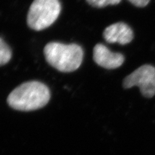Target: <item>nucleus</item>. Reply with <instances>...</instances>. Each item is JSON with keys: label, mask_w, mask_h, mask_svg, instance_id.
<instances>
[{"label": "nucleus", "mask_w": 155, "mask_h": 155, "mask_svg": "<svg viewBox=\"0 0 155 155\" xmlns=\"http://www.w3.org/2000/svg\"><path fill=\"white\" fill-rule=\"evenodd\" d=\"M51 98V92L44 84L37 81L23 83L14 89L7 98L12 109L20 111H32L45 106Z\"/></svg>", "instance_id": "1"}, {"label": "nucleus", "mask_w": 155, "mask_h": 155, "mask_svg": "<svg viewBox=\"0 0 155 155\" xmlns=\"http://www.w3.org/2000/svg\"><path fill=\"white\" fill-rule=\"evenodd\" d=\"M43 51L48 64L60 72L76 71L83 60V50L74 43L65 45L58 42L48 43Z\"/></svg>", "instance_id": "2"}, {"label": "nucleus", "mask_w": 155, "mask_h": 155, "mask_svg": "<svg viewBox=\"0 0 155 155\" xmlns=\"http://www.w3.org/2000/svg\"><path fill=\"white\" fill-rule=\"evenodd\" d=\"M60 11L58 0H35L28 12V25L33 30H43L56 20Z\"/></svg>", "instance_id": "3"}, {"label": "nucleus", "mask_w": 155, "mask_h": 155, "mask_svg": "<svg viewBox=\"0 0 155 155\" xmlns=\"http://www.w3.org/2000/svg\"><path fill=\"white\" fill-rule=\"evenodd\" d=\"M134 86L139 87L145 98L153 97L155 95V67L149 64L143 65L126 76L123 81L124 88L130 89Z\"/></svg>", "instance_id": "4"}, {"label": "nucleus", "mask_w": 155, "mask_h": 155, "mask_svg": "<svg viewBox=\"0 0 155 155\" xmlns=\"http://www.w3.org/2000/svg\"><path fill=\"white\" fill-rule=\"evenodd\" d=\"M93 59L98 65L107 69H117L124 64L125 60L123 54L111 52L101 43L94 47Z\"/></svg>", "instance_id": "5"}, {"label": "nucleus", "mask_w": 155, "mask_h": 155, "mask_svg": "<svg viewBox=\"0 0 155 155\" xmlns=\"http://www.w3.org/2000/svg\"><path fill=\"white\" fill-rule=\"evenodd\" d=\"M133 32L128 25L118 22L107 27L104 32L105 41L110 43H118L120 45L128 44L133 40Z\"/></svg>", "instance_id": "6"}, {"label": "nucleus", "mask_w": 155, "mask_h": 155, "mask_svg": "<svg viewBox=\"0 0 155 155\" xmlns=\"http://www.w3.org/2000/svg\"><path fill=\"white\" fill-rule=\"evenodd\" d=\"M12 52L8 45L0 38V66L7 64L11 60Z\"/></svg>", "instance_id": "7"}, {"label": "nucleus", "mask_w": 155, "mask_h": 155, "mask_svg": "<svg viewBox=\"0 0 155 155\" xmlns=\"http://www.w3.org/2000/svg\"><path fill=\"white\" fill-rule=\"evenodd\" d=\"M91 6L96 8H102L108 5L119 4L122 0H86Z\"/></svg>", "instance_id": "8"}, {"label": "nucleus", "mask_w": 155, "mask_h": 155, "mask_svg": "<svg viewBox=\"0 0 155 155\" xmlns=\"http://www.w3.org/2000/svg\"><path fill=\"white\" fill-rule=\"evenodd\" d=\"M128 1L136 7H144L147 5L150 0H128Z\"/></svg>", "instance_id": "9"}]
</instances>
